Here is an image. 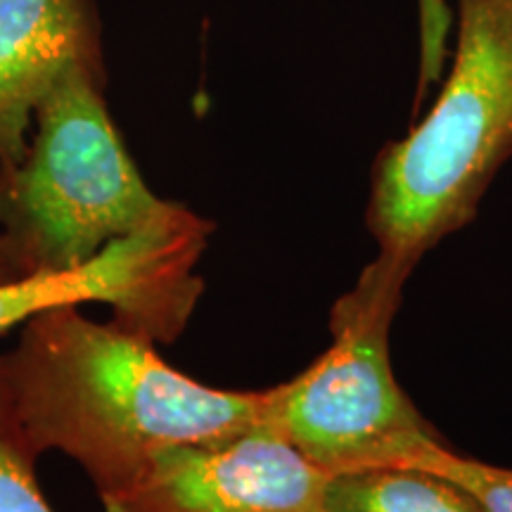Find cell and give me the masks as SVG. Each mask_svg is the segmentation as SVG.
I'll list each match as a JSON object with an SVG mask.
<instances>
[{"label": "cell", "mask_w": 512, "mask_h": 512, "mask_svg": "<svg viewBox=\"0 0 512 512\" xmlns=\"http://www.w3.org/2000/svg\"><path fill=\"white\" fill-rule=\"evenodd\" d=\"M0 375L29 446L76 460L100 501L162 448L223 444L266 418V389L207 387L171 368L152 339L79 306L27 320L0 354Z\"/></svg>", "instance_id": "6da1fadb"}, {"label": "cell", "mask_w": 512, "mask_h": 512, "mask_svg": "<svg viewBox=\"0 0 512 512\" xmlns=\"http://www.w3.org/2000/svg\"><path fill=\"white\" fill-rule=\"evenodd\" d=\"M451 76L408 136L380 150L366 223L382 256L413 268L477 216L512 159V0H456Z\"/></svg>", "instance_id": "7a4b0ae2"}, {"label": "cell", "mask_w": 512, "mask_h": 512, "mask_svg": "<svg viewBox=\"0 0 512 512\" xmlns=\"http://www.w3.org/2000/svg\"><path fill=\"white\" fill-rule=\"evenodd\" d=\"M27 155L0 169V238L24 273L69 271L181 207L150 190L102 95V62H76L34 112Z\"/></svg>", "instance_id": "3957f363"}, {"label": "cell", "mask_w": 512, "mask_h": 512, "mask_svg": "<svg viewBox=\"0 0 512 512\" xmlns=\"http://www.w3.org/2000/svg\"><path fill=\"white\" fill-rule=\"evenodd\" d=\"M411 268L377 254L330 311V347L266 389V418L325 475L399 467L437 437L396 382L389 330Z\"/></svg>", "instance_id": "277c9868"}, {"label": "cell", "mask_w": 512, "mask_h": 512, "mask_svg": "<svg viewBox=\"0 0 512 512\" xmlns=\"http://www.w3.org/2000/svg\"><path fill=\"white\" fill-rule=\"evenodd\" d=\"M214 223L181 204L169 219L107 245L69 271L19 275L0 283V332L60 306L107 304L114 323L169 344L188 328L204 292L197 264Z\"/></svg>", "instance_id": "5b68a950"}, {"label": "cell", "mask_w": 512, "mask_h": 512, "mask_svg": "<svg viewBox=\"0 0 512 512\" xmlns=\"http://www.w3.org/2000/svg\"><path fill=\"white\" fill-rule=\"evenodd\" d=\"M330 475L268 422L214 446L157 451L105 512H325Z\"/></svg>", "instance_id": "8992f818"}, {"label": "cell", "mask_w": 512, "mask_h": 512, "mask_svg": "<svg viewBox=\"0 0 512 512\" xmlns=\"http://www.w3.org/2000/svg\"><path fill=\"white\" fill-rule=\"evenodd\" d=\"M76 62H102L91 0H0V169L27 155L36 107Z\"/></svg>", "instance_id": "52a82bcc"}, {"label": "cell", "mask_w": 512, "mask_h": 512, "mask_svg": "<svg viewBox=\"0 0 512 512\" xmlns=\"http://www.w3.org/2000/svg\"><path fill=\"white\" fill-rule=\"evenodd\" d=\"M325 512H484L470 494L415 467H370L332 475Z\"/></svg>", "instance_id": "ba28073f"}, {"label": "cell", "mask_w": 512, "mask_h": 512, "mask_svg": "<svg viewBox=\"0 0 512 512\" xmlns=\"http://www.w3.org/2000/svg\"><path fill=\"white\" fill-rule=\"evenodd\" d=\"M399 467L448 479L475 498L484 512H512V470L453 453L437 437L422 441Z\"/></svg>", "instance_id": "9c48e42d"}, {"label": "cell", "mask_w": 512, "mask_h": 512, "mask_svg": "<svg viewBox=\"0 0 512 512\" xmlns=\"http://www.w3.org/2000/svg\"><path fill=\"white\" fill-rule=\"evenodd\" d=\"M36 460L0 375V512H53L38 486Z\"/></svg>", "instance_id": "30bf717a"}, {"label": "cell", "mask_w": 512, "mask_h": 512, "mask_svg": "<svg viewBox=\"0 0 512 512\" xmlns=\"http://www.w3.org/2000/svg\"><path fill=\"white\" fill-rule=\"evenodd\" d=\"M420 19V69L415 110L422 105L434 83H439L446 62V38L451 31V8L446 0H418Z\"/></svg>", "instance_id": "8fae6325"}, {"label": "cell", "mask_w": 512, "mask_h": 512, "mask_svg": "<svg viewBox=\"0 0 512 512\" xmlns=\"http://www.w3.org/2000/svg\"><path fill=\"white\" fill-rule=\"evenodd\" d=\"M19 275H27L22 271V266H19L15 252H12L8 242L0 238V283H5V280H15Z\"/></svg>", "instance_id": "7c38bea8"}]
</instances>
